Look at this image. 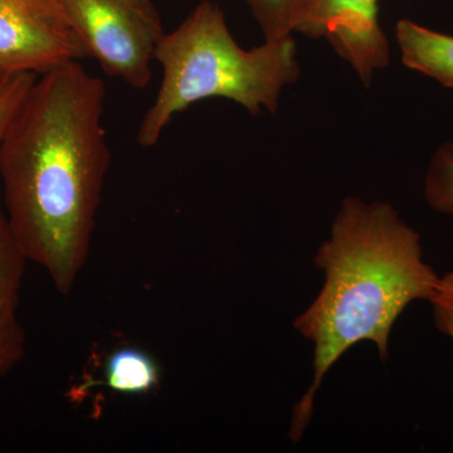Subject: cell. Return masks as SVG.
<instances>
[{
  "label": "cell",
  "instance_id": "cell-1",
  "mask_svg": "<svg viewBox=\"0 0 453 453\" xmlns=\"http://www.w3.org/2000/svg\"><path fill=\"white\" fill-rule=\"evenodd\" d=\"M104 81L80 61L40 74L0 140V193L28 262L68 295L88 265L111 151Z\"/></svg>",
  "mask_w": 453,
  "mask_h": 453
},
{
  "label": "cell",
  "instance_id": "cell-2",
  "mask_svg": "<svg viewBox=\"0 0 453 453\" xmlns=\"http://www.w3.org/2000/svg\"><path fill=\"white\" fill-rule=\"evenodd\" d=\"M323 288L294 327L314 344V377L292 412L288 437L299 442L314 414L325 375L360 342L389 357L390 332L410 303L431 300L440 276L423 258L418 232L387 203L342 202L332 234L319 247Z\"/></svg>",
  "mask_w": 453,
  "mask_h": 453
},
{
  "label": "cell",
  "instance_id": "cell-3",
  "mask_svg": "<svg viewBox=\"0 0 453 453\" xmlns=\"http://www.w3.org/2000/svg\"><path fill=\"white\" fill-rule=\"evenodd\" d=\"M155 62L162 65L163 80L140 121L136 140L142 148L157 145L178 113L205 98H228L252 115L262 109L275 112L283 86L299 76L291 35L243 50L219 5L208 0L164 33Z\"/></svg>",
  "mask_w": 453,
  "mask_h": 453
},
{
  "label": "cell",
  "instance_id": "cell-4",
  "mask_svg": "<svg viewBox=\"0 0 453 453\" xmlns=\"http://www.w3.org/2000/svg\"><path fill=\"white\" fill-rule=\"evenodd\" d=\"M88 57L135 89L153 77L162 19L151 0H59Z\"/></svg>",
  "mask_w": 453,
  "mask_h": 453
},
{
  "label": "cell",
  "instance_id": "cell-5",
  "mask_svg": "<svg viewBox=\"0 0 453 453\" xmlns=\"http://www.w3.org/2000/svg\"><path fill=\"white\" fill-rule=\"evenodd\" d=\"M86 57L59 0H0V74L40 76Z\"/></svg>",
  "mask_w": 453,
  "mask_h": 453
},
{
  "label": "cell",
  "instance_id": "cell-6",
  "mask_svg": "<svg viewBox=\"0 0 453 453\" xmlns=\"http://www.w3.org/2000/svg\"><path fill=\"white\" fill-rule=\"evenodd\" d=\"M299 32L325 37L365 85L388 65V41L378 23L377 0H311Z\"/></svg>",
  "mask_w": 453,
  "mask_h": 453
},
{
  "label": "cell",
  "instance_id": "cell-7",
  "mask_svg": "<svg viewBox=\"0 0 453 453\" xmlns=\"http://www.w3.org/2000/svg\"><path fill=\"white\" fill-rule=\"evenodd\" d=\"M27 262L9 229L0 193V378L17 368L26 356L19 306Z\"/></svg>",
  "mask_w": 453,
  "mask_h": 453
},
{
  "label": "cell",
  "instance_id": "cell-8",
  "mask_svg": "<svg viewBox=\"0 0 453 453\" xmlns=\"http://www.w3.org/2000/svg\"><path fill=\"white\" fill-rule=\"evenodd\" d=\"M396 38L402 61L417 73L453 88V37L417 25L412 20H399Z\"/></svg>",
  "mask_w": 453,
  "mask_h": 453
},
{
  "label": "cell",
  "instance_id": "cell-9",
  "mask_svg": "<svg viewBox=\"0 0 453 453\" xmlns=\"http://www.w3.org/2000/svg\"><path fill=\"white\" fill-rule=\"evenodd\" d=\"M107 388L122 395H148L162 381V368L150 353L135 347L120 348L107 357Z\"/></svg>",
  "mask_w": 453,
  "mask_h": 453
},
{
  "label": "cell",
  "instance_id": "cell-10",
  "mask_svg": "<svg viewBox=\"0 0 453 453\" xmlns=\"http://www.w3.org/2000/svg\"><path fill=\"white\" fill-rule=\"evenodd\" d=\"M266 41H279L299 31L311 0H247Z\"/></svg>",
  "mask_w": 453,
  "mask_h": 453
},
{
  "label": "cell",
  "instance_id": "cell-11",
  "mask_svg": "<svg viewBox=\"0 0 453 453\" xmlns=\"http://www.w3.org/2000/svg\"><path fill=\"white\" fill-rule=\"evenodd\" d=\"M425 196L434 211L453 216V142H446L432 157L425 181Z\"/></svg>",
  "mask_w": 453,
  "mask_h": 453
},
{
  "label": "cell",
  "instance_id": "cell-12",
  "mask_svg": "<svg viewBox=\"0 0 453 453\" xmlns=\"http://www.w3.org/2000/svg\"><path fill=\"white\" fill-rule=\"evenodd\" d=\"M37 77L35 73L0 74V140Z\"/></svg>",
  "mask_w": 453,
  "mask_h": 453
},
{
  "label": "cell",
  "instance_id": "cell-13",
  "mask_svg": "<svg viewBox=\"0 0 453 453\" xmlns=\"http://www.w3.org/2000/svg\"><path fill=\"white\" fill-rule=\"evenodd\" d=\"M434 326L453 342V270L440 277V282L432 299Z\"/></svg>",
  "mask_w": 453,
  "mask_h": 453
}]
</instances>
